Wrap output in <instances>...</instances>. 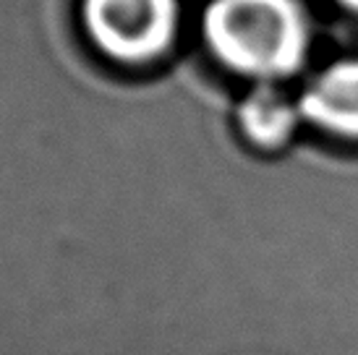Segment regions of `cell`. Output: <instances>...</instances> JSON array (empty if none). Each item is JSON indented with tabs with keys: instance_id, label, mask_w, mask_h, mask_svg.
I'll return each mask as SVG.
<instances>
[{
	"instance_id": "5",
	"label": "cell",
	"mask_w": 358,
	"mask_h": 355,
	"mask_svg": "<svg viewBox=\"0 0 358 355\" xmlns=\"http://www.w3.org/2000/svg\"><path fill=\"white\" fill-rule=\"evenodd\" d=\"M340 6H345L348 10H353V13H358V0H338Z\"/></svg>"
},
{
	"instance_id": "4",
	"label": "cell",
	"mask_w": 358,
	"mask_h": 355,
	"mask_svg": "<svg viewBox=\"0 0 358 355\" xmlns=\"http://www.w3.org/2000/svg\"><path fill=\"white\" fill-rule=\"evenodd\" d=\"M299 102L293 105L272 84H262L241 102L238 123L259 147H280L299 123Z\"/></svg>"
},
{
	"instance_id": "2",
	"label": "cell",
	"mask_w": 358,
	"mask_h": 355,
	"mask_svg": "<svg viewBox=\"0 0 358 355\" xmlns=\"http://www.w3.org/2000/svg\"><path fill=\"white\" fill-rule=\"evenodd\" d=\"M84 24L110 58L144 63L168 48L178 27L176 0H84Z\"/></svg>"
},
{
	"instance_id": "3",
	"label": "cell",
	"mask_w": 358,
	"mask_h": 355,
	"mask_svg": "<svg viewBox=\"0 0 358 355\" xmlns=\"http://www.w3.org/2000/svg\"><path fill=\"white\" fill-rule=\"evenodd\" d=\"M299 110L319 129L358 138V60L327 66L303 89Z\"/></svg>"
},
{
	"instance_id": "1",
	"label": "cell",
	"mask_w": 358,
	"mask_h": 355,
	"mask_svg": "<svg viewBox=\"0 0 358 355\" xmlns=\"http://www.w3.org/2000/svg\"><path fill=\"white\" fill-rule=\"evenodd\" d=\"M204 37L228 68L278 81L303 66L308 21L296 0H212Z\"/></svg>"
}]
</instances>
